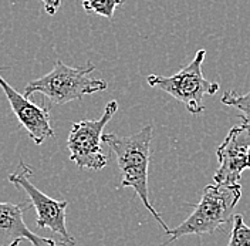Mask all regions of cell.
<instances>
[{
    "label": "cell",
    "mask_w": 250,
    "mask_h": 246,
    "mask_svg": "<svg viewBox=\"0 0 250 246\" xmlns=\"http://www.w3.org/2000/svg\"><path fill=\"white\" fill-rule=\"evenodd\" d=\"M103 142L115 154L118 169L121 172L120 188H132L140 197L144 206L155 218L165 233L171 231L162 216L156 212L148 195V167H149V148L152 141V125L148 124L138 133L123 137L114 133L103 134Z\"/></svg>",
    "instance_id": "6da1fadb"
},
{
    "label": "cell",
    "mask_w": 250,
    "mask_h": 246,
    "mask_svg": "<svg viewBox=\"0 0 250 246\" xmlns=\"http://www.w3.org/2000/svg\"><path fill=\"white\" fill-rule=\"evenodd\" d=\"M240 197V184H210L205 186L202 198L195 205L193 212L179 226L168 232L167 235H169V239L159 246H168L187 235H203L216 232L225 224L232 221L234 208Z\"/></svg>",
    "instance_id": "7a4b0ae2"
},
{
    "label": "cell",
    "mask_w": 250,
    "mask_h": 246,
    "mask_svg": "<svg viewBox=\"0 0 250 246\" xmlns=\"http://www.w3.org/2000/svg\"><path fill=\"white\" fill-rule=\"evenodd\" d=\"M94 70L95 66L91 62L81 67H68L57 60L50 73L27 83L23 95L29 98L34 92H42L53 104L62 106L81 100L84 95L107 90V81L90 76Z\"/></svg>",
    "instance_id": "3957f363"
},
{
    "label": "cell",
    "mask_w": 250,
    "mask_h": 246,
    "mask_svg": "<svg viewBox=\"0 0 250 246\" xmlns=\"http://www.w3.org/2000/svg\"><path fill=\"white\" fill-rule=\"evenodd\" d=\"M205 56V50H198L193 60L176 74L171 77L151 74L146 81L151 87L168 92L175 100L185 104L189 112L201 114L205 110L203 97L213 95L219 90L218 83H212L203 76L202 64Z\"/></svg>",
    "instance_id": "277c9868"
},
{
    "label": "cell",
    "mask_w": 250,
    "mask_h": 246,
    "mask_svg": "<svg viewBox=\"0 0 250 246\" xmlns=\"http://www.w3.org/2000/svg\"><path fill=\"white\" fill-rule=\"evenodd\" d=\"M117 110L118 103L112 100L105 106L98 120H81L73 124L67 138V150L70 151V159L76 162L80 169L100 171L105 168L108 158L103 153L101 138L105 125L114 117Z\"/></svg>",
    "instance_id": "5b68a950"
},
{
    "label": "cell",
    "mask_w": 250,
    "mask_h": 246,
    "mask_svg": "<svg viewBox=\"0 0 250 246\" xmlns=\"http://www.w3.org/2000/svg\"><path fill=\"white\" fill-rule=\"evenodd\" d=\"M20 171L9 175V182L21 188L30 201L31 206L37 214V228L50 229L53 233L60 236V246H76V239L68 233L65 225V209L68 206L67 201H57L50 198L44 192H42L37 186H34L30 181L33 169L24 162L20 161Z\"/></svg>",
    "instance_id": "8992f818"
},
{
    "label": "cell",
    "mask_w": 250,
    "mask_h": 246,
    "mask_svg": "<svg viewBox=\"0 0 250 246\" xmlns=\"http://www.w3.org/2000/svg\"><path fill=\"white\" fill-rule=\"evenodd\" d=\"M250 148V124L243 123L232 127L226 138L219 145V168L213 175L215 184L236 185L246 167V155Z\"/></svg>",
    "instance_id": "52a82bcc"
},
{
    "label": "cell",
    "mask_w": 250,
    "mask_h": 246,
    "mask_svg": "<svg viewBox=\"0 0 250 246\" xmlns=\"http://www.w3.org/2000/svg\"><path fill=\"white\" fill-rule=\"evenodd\" d=\"M0 89L4 92L16 118L26 128L29 137L36 145H42L47 138L54 137V130L50 124L48 107L33 104L27 97L16 91L1 76H0Z\"/></svg>",
    "instance_id": "ba28073f"
},
{
    "label": "cell",
    "mask_w": 250,
    "mask_h": 246,
    "mask_svg": "<svg viewBox=\"0 0 250 246\" xmlns=\"http://www.w3.org/2000/svg\"><path fill=\"white\" fill-rule=\"evenodd\" d=\"M30 201H23L20 203L0 202V235L9 239H26L33 246H53L56 242L50 238H42L26 226L23 214L30 209Z\"/></svg>",
    "instance_id": "9c48e42d"
},
{
    "label": "cell",
    "mask_w": 250,
    "mask_h": 246,
    "mask_svg": "<svg viewBox=\"0 0 250 246\" xmlns=\"http://www.w3.org/2000/svg\"><path fill=\"white\" fill-rule=\"evenodd\" d=\"M222 104L237 108L240 111L239 118L243 123L250 124V91L246 94H239L236 91H225L220 98Z\"/></svg>",
    "instance_id": "30bf717a"
},
{
    "label": "cell",
    "mask_w": 250,
    "mask_h": 246,
    "mask_svg": "<svg viewBox=\"0 0 250 246\" xmlns=\"http://www.w3.org/2000/svg\"><path fill=\"white\" fill-rule=\"evenodd\" d=\"M81 1L87 13H95L108 20H112L115 9L124 3V0H81Z\"/></svg>",
    "instance_id": "8fae6325"
},
{
    "label": "cell",
    "mask_w": 250,
    "mask_h": 246,
    "mask_svg": "<svg viewBox=\"0 0 250 246\" xmlns=\"http://www.w3.org/2000/svg\"><path fill=\"white\" fill-rule=\"evenodd\" d=\"M228 246H250V226L245 224L242 215H234L232 235Z\"/></svg>",
    "instance_id": "7c38bea8"
},
{
    "label": "cell",
    "mask_w": 250,
    "mask_h": 246,
    "mask_svg": "<svg viewBox=\"0 0 250 246\" xmlns=\"http://www.w3.org/2000/svg\"><path fill=\"white\" fill-rule=\"evenodd\" d=\"M40 1H43L47 15L50 16L56 15L59 7H60V4H62V0H40Z\"/></svg>",
    "instance_id": "4fadbf2b"
},
{
    "label": "cell",
    "mask_w": 250,
    "mask_h": 246,
    "mask_svg": "<svg viewBox=\"0 0 250 246\" xmlns=\"http://www.w3.org/2000/svg\"><path fill=\"white\" fill-rule=\"evenodd\" d=\"M20 242H21V239H15V241H12L9 245H1V244H0V246H19L20 245Z\"/></svg>",
    "instance_id": "5bb4252c"
},
{
    "label": "cell",
    "mask_w": 250,
    "mask_h": 246,
    "mask_svg": "<svg viewBox=\"0 0 250 246\" xmlns=\"http://www.w3.org/2000/svg\"><path fill=\"white\" fill-rule=\"evenodd\" d=\"M246 167L250 168V148L248 150V155H246Z\"/></svg>",
    "instance_id": "9a60e30c"
},
{
    "label": "cell",
    "mask_w": 250,
    "mask_h": 246,
    "mask_svg": "<svg viewBox=\"0 0 250 246\" xmlns=\"http://www.w3.org/2000/svg\"><path fill=\"white\" fill-rule=\"evenodd\" d=\"M53 246H57V244H56V245H53Z\"/></svg>",
    "instance_id": "2e32d148"
}]
</instances>
